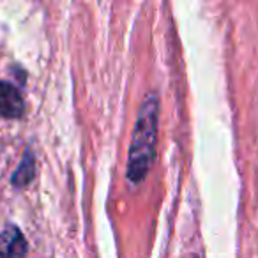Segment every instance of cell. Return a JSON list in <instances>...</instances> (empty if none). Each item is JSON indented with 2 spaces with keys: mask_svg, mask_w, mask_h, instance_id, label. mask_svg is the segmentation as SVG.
Wrapping results in <instances>:
<instances>
[{
  "mask_svg": "<svg viewBox=\"0 0 258 258\" xmlns=\"http://www.w3.org/2000/svg\"><path fill=\"white\" fill-rule=\"evenodd\" d=\"M159 103L156 94H149L138 111L137 125L131 138L127 159V177L133 182H140L147 175L156 151V133H158Z\"/></svg>",
  "mask_w": 258,
  "mask_h": 258,
  "instance_id": "1",
  "label": "cell"
},
{
  "mask_svg": "<svg viewBox=\"0 0 258 258\" xmlns=\"http://www.w3.org/2000/svg\"><path fill=\"white\" fill-rule=\"evenodd\" d=\"M27 254V240L16 226H8L0 233V258H23Z\"/></svg>",
  "mask_w": 258,
  "mask_h": 258,
  "instance_id": "2",
  "label": "cell"
},
{
  "mask_svg": "<svg viewBox=\"0 0 258 258\" xmlns=\"http://www.w3.org/2000/svg\"><path fill=\"white\" fill-rule=\"evenodd\" d=\"M23 97L15 85L0 82V115L4 117H20L23 113Z\"/></svg>",
  "mask_w": 258,
  "mask_h": 258,
  "instance_id": "3",
  "label": "cell"
},
{
  "mask_svg": "<svg viewBox=\"0 0 258 258\" xmlns=\"http://www.w3.org/2000/svg\"><path fill=\"white\" fill-rule=\"evenodd\" d=\"M34 177V158L30 154H25L22 165L18 166L16 173L13 175V184L18 187H23L32 180Z\"/></svg>",
  "mask_w": 258,
  "mask_h": 258,
  "instance_id": "4",
  "label": "cell"
}]
</instances>
